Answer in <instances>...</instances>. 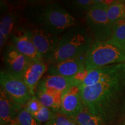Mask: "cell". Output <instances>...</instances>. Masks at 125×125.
<instances>
[{
    "label": "cell",
    "instance_id": "6da1fadb",
    "mask_svg": "<svg viewBox=\"0 0 125 125\" xmlns=\"http://www.w3.org/2000/svg\"><path fill=\"white\" fill-rule=\"evenodd\" d=\"M80 89L82 105L103 124L112 123L125 112V72L110 80Z\"/></svg>",
    "mask_w": 125,
    "mask_h": 125
},
{
    "label": "cell",
    "instance_id": "7a4b0ae2",
    "mask_svg": "<svg viewBox=\"0 0 125 125\" xmlns=\"http://www.w3.org/2000/svg\"><path fill=\"white\" fill-rule=\"evenodd\" d=\"M23 17L32 27L61 36L78 25L76 19L57 2L35 4L26 7Z\"/></svg>",
    "mask_w": 125,
    "mask_h": 125
},
{
    "label": "cell",
    "instance_id": "3957f363",
    "mask_svg": "<svg viewBox=\"0 0 125 125\" xmlns=\"http://www.w3.org/2000/svg\"><path fill=\"white\" fill-rule=\"evenodd\" d=\"M94 41L86 26L77 25L60 36V41L49 64L87 53Z\"/></svg>",
    "mask_w": 125,
    "mask_h": 125
},
{
    "label": "cell",
    "instance_id": "277c9868",
    "mask_svg": "<svg viewBox=\"0 0 125 125\" xmlns=\"http://www.w3.org/2000/svg\"><path fill=\"white\" fill-rule=\"evenodd\" d=\"M125 62V45L111 38L95 41L87 53L85 67L89 71Z\"/></svg>",
    "mask_w": 125,
    "mask_h": 125
},
{
    "label": "cell",
    "instance_id": "5b68a950",
    "mask_svg": "<svg viewBox=\"0 0 125 125\" xmlns=\"http://www.w3.org/2000/svg\"><path fill=\"white\" fill-rule=\"evenodd\" d=\"M108 7L105 1H96L86 16V26L94 42L107 41L113 35L114 26L108 18Z\"/></svg>",
    "mask_w": 125,
    "mask_h": 125
},
{
    "label": "cell",
    "instance_id": "8992f818",
    "mask_svg": "<svg viewBox=\"0 0 125 125\" xmlns=\"http://www.w3.org/2000/svg\"><path fill=\"white\" fill-rule=\"evenodd\" d=\"M0 85L9 97L20 105H26L32 96L23 79L15 77L4 70L0 72Z\"/></svg>",
    "mask_w": 125,
    "mask_h": 125
},
{
    "label": "cell",
    "instance_id": "52a82bcc",
    "mask_svg": "<svg viewBox=\"0 0 125 125\" xmlns=\"http://www.w3.org/2000/svg\"><path fill=\"white\" fill-rule=\"evenodd\" d=\"M27 29L38 53L43 60L48 63L57 48L60 36L54 35L48 31L32 26Z\"/></svg>",
    "mask_w": 125,
    "mask_h": 125
},
{
    "label": "cell",
    "instance_id": "ba28073f",
    "mask_svg": "<svg viewBox=\"0 0 125 125\" xmlns=\"http://www.w3.org/2000/svg\"><path fill=\"white\" fill-rule=\"evenodd\" d=\"M2 60L5 67V71L15 77L21 79L30 62L29 59L10 42L7 43L3 48Z\"/></svg>",
    "mask_w": 125,
    "mask_h": 125
},
{
    "label": "cell",
    "instance_id": "9c48e42d",
    "mask_svg": "<svg viewBox=\"0 0 125 125\" xmlns=\"http://www.w3.org/2000/svg\"><path fill=\"white\" fill-rule=\"evenodd\" d=\"M9 41L10 43L30 61L45 62L35 48L27 28L17 27Z\"/></svg>",
    "mask_w": 125,
    "mask_h": 125
},
{
    "label": "cell",
    "instance_id": "30bf717a",
    "mask_svg": "<svg viewBox=\"0 0 125 125\" xmlns=\"http://www.w3.org/2000/svg\"><path fill=\"white\" fill-rule=\"evenodd\" d=\"M86 56V53L49 64L48 74L72 77L85 68Z\"/></svg>",
    "mask_w": 125,
    "mask_h": 125
},
{
    "label": "cell",
    "instance_id": "8fae6325",
    "mask_svg": "<svg viewBox=\"0 0 125 125\" xmlns=\"http://www.w3.org/2000/svg\"><path fill=\"white\" fill-rule=\"evenodd\" d=\"M124 72H125V62L101 67L90 71L84 82L79 86L81 87L90 86L113 79L123 74Z\"/></svg>",
    "mask_w": 125,
    "mask_h": 125
},
{
    "label": "cell",
    "instance_id": "7c38bea8",
    "mask_svg": "<svg viewBox=\"0 0 125 125\" xmlns=\"http://www.w3.org/2000/svg\"><path fill=\"white\" fill-rule=\"evenodd\" d=\"M79 85L70 87L62 97L61 108L59 112L67 116L75 118L82 108Z\"/></svg>",
    "mask_w": 125,
    "mask_h": 125
},
{
    "label": "cell",
    "instance_id": "4fadbf2b",
    "mask_svg": "<svg viewBox=\"0 0 125 125\" xmlns=\"http://www.w3.org/2000/svg\"><path fill=\"white\" fill-rule=\"evenodd\" d=\"M22 106L13 101L0 87V125H9L16 120Z\"/></svg>",
    "mask_w": 125,
    "mask_h": 125
},
{
    "label": "cell",
    "instance_id": "5bb4252c",
    "mask_svg": "<svg viewBox=\"0 0 125 125\" xmlns=\"http://www.w3.org/2000/svg\"><path fill=\"white\" fill-rule=\"evenodd\" d=\"M48 65L43 61H30L23 75V79L30 90L32 96L35 95L36 90L43 75L48 71Z\"/></svg>",
    "mask_w": 125,
    "mask_h": 125
},
{
    "label": "cell",
    "instance_id": "9a60e30c",
    "mask_svg": "<svg viewBox=\"0 0 125 125\" xmlns=\"http://www.w3.org/2000/svg\"><path fill=\"white\" fill-rule=\"evenodd\" d=\"M74 85L72 77L56 75H48L42 78L39 82L36 92H51L64 93L70 87Z\"/></svg>",
    "mask_w": 125,
    "mask_h": 125
},
{
    "label": "cell",
    "instance_id": "2e32d148",
    "mask_svg": "<svg viewBox=\"0 0 125 125\" xmlns=\"http://www.w3.org/2000/svg\"><path fill=\"white\" fill-rule=\"evenodd\" d=\"M18 14L16 11H9L1 17L0 21V48L2 51L16 29Z\"/></svg>",
    "mask_w": 125,
    "mask_h": 125
},
{
    "label": "cell",
    "instance_id": "e0dca14e",
    "mask_svg": "<svg viewBox=\"0 0 125 125\" xmlns=\"http://www.w3.org/2000/svg\"><path fill=\"white\" fill-rule=\"evenodd\" d=\"M63 94L64 93L62 92L37 91L35 92V96L43 106L55 112H59L62 105Z\"/></svg>",
    "mask_w": 125,
    "mask_h": 125
},
{
    "label": "cell",
    "instance_id": "ac0fdd59",
    "mask_svg": "<svg viewBox=\"0 0 125 125\" xmlns=\"http://www.w3.org/2000/svg\"><path fill=\"white\" fill-rule=\"evenodd\" d=\"M96 3L95 0H72L63 1V4L70 11L79 18H84L90 8Z\"/></svg>",
    "mask_w": 125,
    "mask_h": 125
},
{
    "label": "cell",
    "instance_id": "d6986e66",
    "mask_svg": "<svg viewBox=\"0 0 125 125\" xmlns=\"http://www.w3.org/2000/svg\"><path fill=\"white\" fill-rule=\"evenodd\" d=\"M107 15L113 26L118 21L125 19V1H114L108 7Z\"/></svg>",
    "mask_w": 125,
    "mask_h": 125
},
{
    "label": "cell",
    "instance_id": "ffe728a7",
    "mask_svg": "<svg viewBox=\"0 0 125 125\" xmlns=\"http://www.w3.org/2000/svg\"><path fill=\"white\" fill-rule=\"evenodd\" d=\"M78 125H102L101 120L93 115L83 105L78 115L75 117Z\"/></svg>",
    "mask_w": 125,
    "mask_h": 125
},
{
    "label": "cell",
    "instance_id": "44dd1931",
    "mask_svg": "<svg viewBox=\"0 0 125 125\" xmlns=\"http://www.w3.org/2000/svg\"><path fill=\"white\" fill-rule=\"evenodd\" d=\"M57 112L54 111L52 109L43 105L40 111L35 113L31 114L40 124L43 123V125L52 121L56 116Z\"/></svg>",
    "mask_w": 125,
    "mask_h": 125
},
{
    "label": "cell",
    "instance_id": "7402d4cb",
    "mask_svg": "<svg viewBox=\"0 0 125 125\" xmlns=\"http://www.w3.org/2000/svg\"><path fill=\"white\" fill-rule=\"evenodd\" d=\"M16 121L19 125H41L26 108L21 109L19 114Z\"/></svg>",
    "mask_w": 125,
    "mask_h": 125
},
{
    "label": "cell",
    "instance_id": "603a6c76",
    "mask_svg": "<svg viewBox=\"0 0 125 125\" xmlns=\"http://www.w3.org/2000/svg\"><path fill=\"white\" fill-rule=\"evenodd\" d=\"M42 125H78L74 118L67 116L57 112L56 116L51 121Z\"/></svg>",
    "mask_w": 125,
    "mask_h": 125
},
{
    "label": "cell",
    "instance_id": "cb8c5ba5",
    "mask_svg": "<svg viewBox=\"0 0 125 125\" xmlns=\"http://www.w3.org/2000/svg\"><path fill=\"white\" fill-rule=\"evenodd\" d=\"M112 38L125 45V19L120 20L114 24Z\"/></svg>",
    "mask_w": 125,
    "mask_h": 125
},
{
    "label": "cell",
    "instance_id": "d4e9b609",
    "mask_svg": "<svg viewBox=\"0 0 125 125\" xmlns=\"http://www.w3.org/2000/svg\"><path fill=\"white\" fill-rule=\"evenodd\" d=\"M43 105L39 100L37 97L34 95L31 97L30 99L28 101L26 104V108L27 109L31 114H34L40 111Z\"/></svg>",
    "mask_w": 125,
    "mask_h": 125
},
{
    "label": "cell",
    "instance_id": "484cf974",
    "mask_svg": "<svg viewBox=\"0 0 125 125\" xmlns=\"http://www.w3.org/2000/svg\"><path fill=\"white\" fill-rule=\"evenodd\" d=\"M89 73V71L85 67L76 73L75 75L72 76L74 81V85H81L85 80Z\"/></svg>",
    "mask_w": 125,
    "mask_h": 125
},
{
    "label": "cell",
    "instance_id": "4316f807",
    "mask_svg": "<svg viewBox=\"0 0 125 125\" xmlns=\"http://www.w3.org/2000/svg\"><path fill=\"white\" fill-rule=\"evenodd\" d=\"M19 125L18 124V123L17 122L16 120L15 121L13 122H12V123H10V125Z\"/></svg>",
    "mask_w": 125,
    "mask_h": 125
}]
</instances>
